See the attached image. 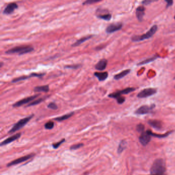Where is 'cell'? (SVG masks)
<instances>
[{"mask_svg": "<svg viewBox=\"0 0 175 175\" xmlns=\"http://www.w3.org/2000/svg\"><path fill=\"white\" fill-rule=\"evenodd\" d=\"M165 170V163L162 159H158L156 160L150 168L152 174H163Z\"/></svg>", "mask_w": 175, "mask_h": 175, "instance_id": "cell-1", "label": "cell"}, {"mask_svg": "<svg viewBox=\"0 0 175 175\" xmlns=\"http://www.w3.org/2000/svg\"><path fill=\"white\" fill-rule=\"evenodd\" d=\"M34 47L30 46H19L14 47L12 48V49L9 50L5 52L7 54H18L19 55H22L34 51Z\"/></svg>", "mask_w": 175, "mask_h": 175, "instance_id": "cell-2", "label": "cell"}, {"mask_svg": "<svg viewBox=\"0 0 175 175\" xmlns=\"http://www.w3.org/2000/svg\"><path fill=\"white\" fill-rule=\"evenodd\" d=\"M158 30V26L156 25H153L150 30L145 34L140 36H134L132 37V40L133 42H139L143 41L144 40H147L151 38L154 34Z\"/></svg>", "mask_w": 175, "mask_h": 175, "instance_id": "cell-3", "label": "cell"}, {"mask_svg": "<svg viewBox=\"0 0 175 175\" xmlns=\"http://www.w3.org/2000/svg\"><path fill=\"white\" fill-rule=\"evenodd\" d=\"M33 116H34V114H32L30 116H27V117H26L25 118H23L22 119H21L20 120H19L14 125L13 128L9 131L8 133L9 134H12V133L16 132V131L18 130H19L22 128L29 121H30L32 119Z\"/></svg>", "mask_w": 175, "mask_h": 175, "instance_id": "cell-4", "label": "cell"}, {"mask_svg": "<svg viewBox=\"0 0 175 175\" xmlns=\"http://www.w3.org/2000/svg\"><path fill=\"white\" fill-rule=\"evenodd\" d=\"M157 92V89L153 88H145L142 90L138 94H137V97L139 98H145L147 97L152 96Z\"/></svg>", "mask_w": 175, "mask_h": 175, "instance_id": "cell-5", "label": "cell"}, {"mask_svg": "<svg viewBox=\"0 0 175 175\" xmlns=\"http://www.w3.org/2000/svg\"><path fill=\"white\" fill-rule=\"evenodd\" d=\"M39 96H40V94H36L34 96H30L27 97V98H24L20 101L16 102L14 104H13L12 106L14 107V108H18V107L21 106L25 104H27V103H28L32 102L34 99H36L37 97H38Z\"/></svg>", "mask_w": 175, "mask_h": 175, "instance_id": "cell-6", "label": "cell"}, {"mask_svg": "<svg viewBox=\"0 0 175 175\" xmlns=\"http://www.w3.org/2000/svg\"><path fill=\"white\" fill-rule=\"evenodd\" d=\"M123 24L121 22L113 23L110 24L106 28V32L108 34H112L121 30Z\"/></svg>", "mask_w": 175, "mask_h": 175, "instance_id": "cell-7", "label": "cell"}, {"mask_svg": "<svg viewBox=\"0 0 175 175\" xmlns=\"http://www.w3.org/2000/svg\"><path fill=\"white\" fill-rule=\"evenodd\" d=\"M155 105L152 104L150 106L143 105L139 108L137 110H136L135 113L138 114H144L150 113L152 110L154 108Z\"/></svg>", "mask_w": 175, "mask_h": 175, "instance_id": "cell-8", "label": "cell"}, {"mask_svg": "<svg viewBox=\"0 0 175 175\" xmlns=\"http://www.w3.org/2000/svg\"><path fill=\"white\" fill-rule=\"evenodd\" d=\"M44 75H45V74H38V73L33 72V73L30 74L29 76H21L16 78L12 80V83H16V82H18L19 81L28 79L30 78H32V77L41 78V77L43 76Z\"/></svg>", "mask_w": 175, "mask_h": 175, "instance_id": "cell-9", "label": "cell"}, {"mask_svg": "<svg viewBox=\"0 0 175 175\" xmlns=\"http://www.w3.org/2000/svg\"><path fill=\"white\" fill-rule=\"evenodd\" d=\"M34 156V154H30L26 155V156H23V157H22L21 158H19L18 159H16V160L12 161L9 163H8L7 165V166L9 167V166H13V165H14L20 164L21 163H22V162H25L29 159H30V158H32Z\"/></svg>", "mask_w": 175, "mask_h": 175, "instance_id": "cell-10", "label": "cell"}, {"mask_svg": "<svg viewBox=\"0 0 175 175\" xmlns=\"http://www.w3.org/2000/svg\"><path fill=\"white\" fill-rule=\"evenodd\" d=\"M150 139L151 135L148 131L146 132H143L139 138L140 142L144 146L146 145L150 142Z\"/></svg>", "mask_w": 175, "mask_h": 175, "instance_id": "cell-11", "label": "cell"}, {"mask_svg": "<svg viewBox=\"0 0 175 175\" xmlns=\"http://www.w3.org/2000/svg\"><path fill=\"white\" fill-rule=\"evenodd\" d=\"M18 8V5L16 3H10L8 4L4 9L3 14L6 15L12 14L16 9Z\"/></svg>", "mask_w": 175, "mask_h": 175, "instance_id": "cell-12", "label": "cell"}, {"mask_svg": "<svg viewBox=\"0 0 175 175\" xmlns=\"http://www.w3.org/2000/svg\"><path fill=\"white\" fill-rule=\"evenodd\" d=\"M21 133L16 134L11 136V137H9L8 138L6 139L5 140L3 141V142H2V143H1V144H0V145H1V146H4L6 144L14 142V141L18 139L19 138L21 137Z\"/></svg>", "mask_w": 175, "mask_h": 175, "instance_id": "cell-13", "label": "cell"}, {"mask_svg": "<svg viewBox=\"0 0 175 175\" xmlns=\"http://www.w3.org/2000/svg\"><path fill=\"white\" fill-rule=\"evenodd\" d=\"M145 8L143 6H139L136 9V16H137V18L140 22H141L143 20V18L144 17V16L145 15Z\"/></svg>", "mask_w": 175, "mask_h": 175, "instance_id": "cell-14", "label": "cell"}, {"mask_svg": "<svg viewBox=\"0 0 175 175\" xmlns=\"http://www.w3.org/2000/svg\"><path fill=\"white\" fill-rule=\"evenodd\" d=\"M108 65V60L105 59H103L100 60L95 65V68L99 71L105 70Z\"/></svg>", "mask_w": 175, "mask_h": 175, "instance_id": "cell-15", "label": "cell"}, {"mask_svg": "<svg viewBox=\"0 0 175 175\" xmlns=\"http://www.w3.org/2000/svg\"><path fill=\"white\" fill-rule=\"evenodd\" d=\"M95 76L99 81H104L108 78V72H95L94 73Z\"/></svg>", "mask_w": 175, "mask_h": 175, "instance_id": "cell-16", "label": "cell"}, {"mask_svg": "<svg viewBox=\"0 0 175 175\" xmlns=\"http://www.w3.org/2000/svg\"><path fill=\"white\" fill-rule=\"evenodd\" d=\"M93 36H94L93 35H88V36H87L82 37L81 38H80L79 40H77L72 45V47H76V46H79L80 44L83 43L85 41L88 40L90 39V38H92Z\"/></svg>", "mask_w": 175, "mask_h": 175, "instance_id": "cell-17", "label": "cell"}, {"mask_svg": "<svg viewBox=\"0 0 175 175\" xmlns=\"http://www.w3.org/2000/svg\"><path fill=\"white\" fill-rule=\"evenodd\" d=\"M130 72V70H124L121 72H120V73H119L118 74H116L115 76H114V80H119L120 79H122L123 78H124L126 76H127Z\"/></svg>", "mask_w": 175, "mask_h": 175, "instance_id": "cell-18", "label": "cell"}, {"mask_svg": "<svg viewBox=\"0 0 175 175\" xmlns=\"http://www.w3.org/2000/svg\"><path fill=\"white\" fill-rule=\"evenodd\" d=\"M34 92H47L50 90L49 86L48 85L38 86L35 87L34 89Z\"/></svg>", "mask_w": 175, "mask_h": 175, "instance_id": "cell-19", "label": "cell"}, {"mask_svg": "<svg viewBox=\"0 0 175 175\" xmlns=\"http://www.w3.org/2000/svg\"><path fill=\"white\" fill-rule=\"evenodd\" d=\"M158 57H159V56L156 54H155L154 56L152 57H150V58H148V59H145L144 61H142L140 62V63L137 64V65H138V66H142V65H145V64H147L149 63L153 62L155 60H156Z\"/></svg>", "mask_w": 175, "mask_h": 175, "instance_id": "cell-20", "label": "cell"}, {"mask_svg": "<svg viewBox=\"0 0 175 175\" xmlns=\"http://www.w3.org/2000/svg\"><path fill=\"white\" fill-rule=\"evenodd\" d=\"M148 124L151 125L152 127L157 128V129H160L162 127V123L161 121L156 120H150L148 121Z\"/></svg>", "mask_w": 175, "mask_h": 175, "instance_id": "cell-21", "label": "cell"}, {"mask_svg": "<svg viewBox=\"0 0 175 175\" xmlns=\"http://www.w3.org/2000/svg\"><path fill=\"white\" fill-rule=\"evenodd\" d=\"M74 114V112H70V113H69V114H66L65 115H63L62 116H59V117H56V118H54V120H56V121H64V120H67L68 119V118H70L71 116Z\"/></svg>", "mask_w": 175, "mask_h": 175, "instance_id": "cell-22", "label": "cell"}, {"mask_svg": "<svg viewBox=\"0 0 175 175\" xmlns=\"http://www.w3.org/2000/svg\"><path fill=\"white\" fill-rule=\"evenodd\" d=\"M96 16L98 18L102 19V20H104L105 21H110L112 18V14L110 13L97 14Z\"/></svg>", "mask_w": 175, "mask_h": 175, "instance_id": "cell-23", "label": "cell"}, {"mask_svg": "<svg viewBox=\"0 0 175 175\" xmlns=\"http://www.w3.org/2000/svg\"><path fill=\"white\" fill-rule=\"evenodd\" d=\"M136 89L133 87H128V88H126L122 90H120L119 92L121 94H126L134 91Z\"/></svg>", "mask_w": 175, "mask_h": 175, "instance_id": "cell-24", "label": "cell"}, {"mask_svg": "<svg viewBox=\"0 0 175 175\" xmlns=\"http://www.w3.org/2000/svg\"><path fill=\"white\" fill-rule=\"evenodd\" d=\"M45 99V98H40V99H36V100L32 101V102L30 103V104H29L27 106V107L32 106H34V105H38V104L41 103L43 101H44Z\"/></svg>", "mask_w": 175, "mask_h": 175, "instance_id": "cell-25", "label": "cell"}, {"mask_svg": "<svg viewBox=\"0 0 175 175\" xmlns=\"http://www.w3.org/2000/svg\"><path fill=\"white\" fill-rule=\"evenodd\" d=\"M126 142L125 141H122L119 146V148H118V153H121L122 152V151L125 148H126Z\"/></svg>", "mask_w": 175, "mask_h": 175, "instance_id": "cell-26", "label": "cell"}, {"mask_svg": "<svg viewBox=\"0 0 175 175\" xmlns=\"http://www.w3.org/2000/svg\"><path fill=\"white\" fill-rule=\"evenodd\" d=\"M54 127V122L52 121H49L45 124V128L47 130H52Z\"/></svg>", "mask_w": 175, "mask_h": 175, "instance_id": "cell-27", "label": "cell"}, {"mask_svg": "<svg viewBox=\"0 0 175 175\" xmlns=\"http://www.w3.org/2000/svg\"><path fill=\"white\" fill-rule=\"evenodd\" d=\"M148 133L151 135V136H154V137H158V138H162V137H166V136H168L170 134V132H168V133H166V134H154L152 133L151 131H150V130H148Z\"/></svg>", "mask_w": 175, "mask_h": 175, "instance_id": "cell-28", "label": "cell"}, {"mask_svg": "<svg viewBox=\"0 0 175 175\" xmlns=\"http://www.w3.org/2000/svg\"><path fill=\"white\" fill-rule=\"evenodd\" d=\"M83 146V143H79V144H74V145H72L70 148L71 150H76L81 148V147Z\"/></svg>", "mask_w": 175, "mask_h": 175, "instance_id": "cell-29", "label": "cell"}, {"mask_svg": "<svg viewBox=\"0 0 175 175\" xmlns=\"http://www.w3.org/2000/svg\"><path fill=\"white\" fill-rule=\"evenodd\" d=\"M65 140L64 139H62V140H61V141H59V142H56V143L53 144H52V146H53V148H55V149L58 148H59V147L61 145V144H62L63 143H64V142H65Z\"/></svg>", "mask_w": 175, "mask_h": 175, "instance_id": "cell-30", "label": "cell"}, {"mask_svg": "<svg viewBox=\"0 0 175 175\" xmlns=\"http://www.w3.org/2000/svg\"><path fill=\"white\" fill-rule=\"evenodd\" d=\"M47 107L48 108H50L52 110H56L58 109V106L55 103H54V102H51L48 105Z\"/></svg>", "mask_w": 175, "mask_h": 175, "instance_id": "cell-31", "label": "cell"}, {"mask_svg": "<svg viewBox=\"0 0 175 175\" xmlns=\"http://www.w3.org/2000/svg\"><path fill=\"white\" fill-rule=\"evenodd\" d=\"M80 66V65L79 64H76V65H67L65 66V68H70V69H77Z\"/></svg>", "mask_w": 175, "mask_h": 175, "instance_id": "cell-32", "label": "cell"}, {"mask_svg": "<svg viewBox=\"0 0 175 175\" xmlns=\"http://www.w3.org/2000/svg\"><path fill=\"white\" fill-rule=\"evenodd\" d=\"M116 101H117V102H118V104H121L125 102V98H124V96H120V97H119V98L116 99Z\"/></svg>", "mask_w": 175, "mask_h": 175, "instance_id": "cell-33", "label": "cell"}, {"mask_svg": "<svg viewBox=\"0 0 175 175\" xmlns=\"http://www.w3.org/2000/svg\"><path fill=\"white\" fill-rule=\"evenodd\" d=\"M144 129V126L142 124H140L138 125L137 126V130L139 132H142L143 131Z\"/></svg>", "mask_w": 175, "mask_h": 175, "instance_id": "cell-34", "label": "cell"}, {"mask_svg": "<svg viewBox=\"0 0 175 175\" xmlns=\"http://www.w3.org/2000/svg\"><path fill=\"white\" fill-rule=\"evenodd\" d=\"M98 2L99 1H87L84 2L83 3V5H90V4H92L93 3H97V2Z\"/></svg>", "mask_w": 175, "mask_h": 175, "instance_id": "cell-35", "label": "cell"}, {"mask_svg": "<svg viewBox=\"0 0 175 175\" xmlns=\"http://www.w3.org/2000/svg\"><path fill=\"white\" fill-rule=\"evenodd\" d=\"M165 1L166 2V3H167V5H166V8H168V7H169L170 6H172V5L173 2H174L172 1H171V0H165Z\"/></svg>", "mask_w": 175, "mask_h": 175, "instance_id": "cell-36", "label": "cell"}, {"mask_svg": "<svg viewBox=\"0 0 175 175\" xmlns=\"http://www.w3.org/2000/svg\"><path fill=\"white\" fill-rule=\"evenodd\" d=\"M154 2V1H151V0H145V1H144L142 2V3L143 5H148L150 3Z\"/></svg>", "mask_w": 175, "mask_h": 175, "instance_id": "cell-37", "label": "cell"}, {"mask_svg": "<svg viewBox=\"0 0 175 175\" xmlns=\"http://www.w3.org/2000/svg\"><path fill=\"white\" fill-rule=\"evenodd\" d=\"M2 65H3V62H1V67H2Z\"/></svg>", "mask_w": 175, "mask_h": 175, "instance_id": "cell-38", "label": "cell"}, {"mask_svg": "<svg viewBox=\"0 0 175 175\" xmlns=\"http://www.w3.org/2000/svg\"><path fill=\"white\" fill-rule=\"evenodd\" d=\"M151 175H164V174H151Z\"/></svg>", "mask_w": 175, "mask_h": 175, "instance_id": "cell-39", "label": "cell"}, {"mask_svg": "<svg viewBox=\"0 0 175 175\" xmlns=\"http://www.w3.org/2000/svg\"><path fill=\"white\" fill-rule=\"evenodd\" d=\"M174 19H175V16H174Z\"/></svg>", "mask_w": 175, "mask_h": 175, "instance_id": "cell-40", "label": "cell"}]
</instances>
